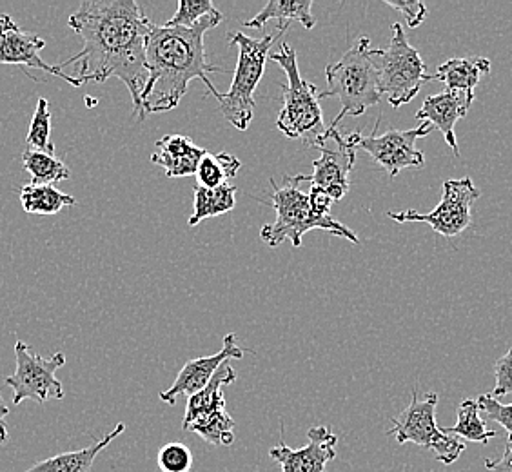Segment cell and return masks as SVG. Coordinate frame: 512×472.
Instances as JSON below:
<instances>
[{"label": "cell", "instance_id": "6da1fadb", "mask_svg": "<svg viewBox=\"0 0 512 472\" xmlns=\"http://www.w3.org/2000/svg\"><path fill=\"white\" fill-rule=\"evenodd\" d=\"M68 26L82 39V50L59 64H77L80 84L106 82L117 77L131 93L135 117L142 115V93L148 84L146 46L153 22L135 0H86L68 19Z\"/></svg>", "mask_w": 512, "mask_h": 472}, {"label": "cell", "instance_id": "7a4b0ae2", "mask_svg": "<svg viewBox=\"0 0 512 472\" xmlns=\"http://www.w3.org/2000/svg\"><path fill=\"white\" fill-rule=\"evenodd\" d=\"M222 20L224 15L217 10L193 28H175L168 24L151 26L146 46L149 79L142 93L144 118L177 108L188 93L191 80H202L207 95H213L220 102L222 93L211 84L209 75L224 73V69L207 62L204 37Z\"/></svg>", "mask_w": 512, "mask_h": 472}, {"label": "cell", "instance_id": "3957f363", "mask_svg": "<svg viewBox=\"0 0 512 472\" xmlns=\"http://www.w3.org/2000/svg\"><path fill=\"white\" fill-rule=\"evenodd\" d=\"M302 182H309V175H284L282 187L276 186L273 178L269 180L273 187L271 206L275 207L276 220L273 224L262 227L260 231L267 246L278 247L289 240L293 247H302V238L313 229H322L329 235L342 236L345 240L358 244L360 240L355 231L331 215V206L335 202L318 187H311L309 193L302 191Z\"/></svg>", "mask_w": 512, "mask_h": 472}, {"label": "cell", "instance_id": "277c9868", "mask_svg": "<svg viewBox=\"0 0 512 472\" xmlns=\"http://www.w3.org/2000/svg\"><path fill=\"white\" fill-rule=\"evenodd\" d=\"M380 50L371 46L367 37L356 40L344 57L325 68L327 89L318 95V99L336 97L340 100V113L331 126L338 128L344 117H360L369 108L384 99L378 71Z\"/></svg>", "mask_w": 512, "mask_h": 472}, {"label": "cell", "instance_id": "5b68a950", "mask_svg": "<svg viewBox=\"0 0 512 472\" xmlns=\"http://www.w3.org/2000/svg\"><path fill=\"white\" fill-rule=\"evenodd\" d=\"M271 60L280 64L287 77L284 104L276 118V128L287 138H302L307 146H311L325 133L324 115L316 86L302 79L296 51L291 44L282 42L280 50L271 53Z\"/></svg>", "mask_w": 512, "mask_h": 472}, {"label": "cell", "instance_id": "8992f818", "mask_svg": "<svg viewBox=\"0 0 512 472\" xmlns=\"http://www.w3.org/2000/svg\"><path fill=\"white\" fill-rule=\"evenodd\" d=\"M284 31L276 30L275 35H266L262 39L247 37L242 31L229 35V46H237L238 62L233 84L227 93H222L220 111L229 124L240 131H246L255 117V89L266 71L269 51Z\"/></svg>", "mask_w": 512, "mask_h": 472}, {"label": "cell", "instance_id": "52a82bcc", "mask_svg": "<svg viewBox=\"0 0 512 472\" xmlns=\"http://www.w3.org/2000/svg\"><path fill=\"white\" fill-rule=\"evenodd\" d=\"M436 405L438 394L427 393L424 398H420L414 389L411 404L391 420L393 423L387 434L394 436L398 443H416L431 451L436 462L451 465L462 456L465 443L458 436L445 434L438 427Z\"/></svg>", "mask_w": 512, "mask_h": 472}, {"label": "cell", "instance_id": "ba28073f", "mask_svg": "<svg viewBox=\"0 0 512 472\" xmlns=\"http://www.w3.org/2000/svg\"><path fill=\"white\" fill-rule=\"evenodd\" d=\"M378 71L382 93L393 108L409 104L424 88L425 82L433 80V75L427 73L422 55L409 44L400 22L393 24V37L387 50H380Z\"/></svg>", "mask_w": 512, "mask_h": 472}, {"label": "cell", "instance_id": "9c48e42d", "mask_svg": "<svg viewBox=\"0 0 512 472\" xmlns=\"http://www.w3.org/2000/svg\"><path fill=\"white\" fill-rule=\"evenodd\" d=\"M15 356L17 371L4 378V384L13 389V405L22 404L24 400H33L42 405L64 398V387L55 373L66 364V354L57 353L51 358H42L39 354L31 353L28 344L19 340L15 344Z\"/></svg>", "mask_w": 512, "mask_h": 472}, {"label": "cell", "instance_id": "30bf717a", "mask_svg": "<svg viewBox=\"0 0 512 472\" xmlns=\"http://www.w3.org/2000/svg\"><path fill=\"white\" fill-rule=\"evenodd\" d=\"M480 189L474 186L469 177L460 180H447L442 189V200L431 213H418L414 209L407 211H389L387 217L394 222H424L433 227L438 235L445 238L462 235L473 222V204L480 198Z\"/></svg>", "mask_w": 512, "mask_h": 472}, {"label": "cell", "instance_id": "8fae6325", "mask_svg": "<svg viewBox=\"0 0 512 472\" xmlns=\"http://www.w3.org/2000/svg\"><path fill=\"white\" fill-rule=\"evenodd\" d=\"M356 137L358 131L342 135L335 126L325 129L324 137L315 140L311 146L320 149V157L313 162V175L309 182L322 189L333 202H338L349 193V175L355 166Z\"/></svg>", "mask_w": 512, "mask_h": 472}, {"label": "cell", "instance_id": "7c38bea8", "mask_svg": "<svg viewBox=\"0 0 512 472\" xmlns=\"http://www.w3.org/2000/svg\"><path fill=\"white\" fill-rule=\"evenodd\" d=\"M431 129L433 126L429 122H422L418 128L409 131L389 129L380 137H364L358 131L356 149H364L380 168L385 169L391 177H398V173L404 169L424 168V153L416 149V140L427 137Z\"/></svg>", "mask_w": 512, "mask_h": 472}, {"label": "cell", "instance_id": "4fadbf2b", "mask_svg": "<svg viewBox=\"0 0 512 472\" xmlns=\"http://www.w3.org/2000/svg\"><path fill=\"white\" fill-rule=\"evenodd\" d=\"M44 48H46V40L35 33L19 28L10 15H0V64L40 69L66 80L73 88H80L82 84L73 75H68L59 66H51L42 60L40 51Z\"/></svg>", "mask_w": 512, "mask_h": 472}, {"label": "cell", "instance_id": "5bb4252c", "mask_svg": "<svg viewBox=\"0 0 512 472\" xmlns=\"http://www.w3.org/2000/svg\"><path fill=\"white\" fill-rule=\"evenodd\" d=\"M307 440L304 447L291 449L280 438L269 456L280 465L282 472H325L327 465L336 458L338 436L329 427L318 425L309 429Z\"/></svg>", "mask_w": 512, "mask_h": 472}, {"label": "cell", "instance_id": "9a60e30c", "mask_svg": "<svg viewBox=\"0 0 512 472\" xmlns=\"http://www.w3.org/2000/svg\"><path fill=\"white\" fill-rule=\"evenodd\" d=\"M244 354L246 351L238 345L237 335L229 333L224 336V345L218 353L202 356L197 360H189L188 364L184 365L182 371L178 373L175 384L160 393V400L166 404L175 405L178 396L197 394L211 382V378L220 369V365L226 364L227 360H242Z\"/></svg>", "mask_w": 512, "mask_h": 472}, {"label": "cell", "instance_id": "2e32d148", "mask_svg": "<svg viewBox=\"0 0 512 472\" xmlns=\"http://www.w3.org/2000/svg\"><path fill=\"white\" fill-rule=\"evenodd\" d=\"M473 102L474 91L445 89L442 93L425 99L422 108L416 113V120L429 122L438 131H442L447 146L453 149L454 157L460 158V148H458L454 128H456V122L469 113Z\"/></svg>", "mask_w": 512, "mask_h": 472}, {"label": "cell", "instance_id": "e0dca14e", "mask_svg": "<svg viewBox=\"0 0 512 472\" xmlns=\"http://www.w3.org/2000/svg\"><path fill=\"white\" fill-rule=\"evenodd\" d=\"M155 146L157 151L151 155V162L164 169L168 178L197 175L198 164L207 153V149L200 148L191 138L178 133L160 138Z\"/></svg>", "mask_w": 512, "mask_h": 472}, {"label": "cell", "instance_id": "ac0fdd59", "mask_svg": "<svg viewBox=\"0 0 512 472\" xmlns=\"http://www.w3.org/2000/svg\"><path fill=\"white\" fill-rule=\"evenodd\" d=\"M313 0H269L260 13H256L251 20H246V28L260 30L269 20H278L276 30H289L291 22H300L306 30H313L316 26L313 15Z\"/></svg>", "mask_w": 512, "mask_h": 472}, {"label": "cell", "instance_id": "d6986e66", "mask_svg": "<svg viewBox=\"0 0 512 472\" xmlns=\"http://www.w3.org/2000/svg\"><path fill=\"white\" fill-rule=\"evenodd\" d=\"M124 431H126V425L119 423L111 433L106 434L102 440L89 445L86 449L51 456L48 460L33 463L30 469L24 472H89L91 465L97 460V456L108 447L109 443L117 440V436Z\"/></svg>", "mask_w": 512, "mask_h": 472}, {"label": "cell", "instance_id": "ffe728a7", "mask_svg": "<svg viewBox=\"0 0 512 472\" xmlns=\"http://www.w3.org/2000/svg\"><path fill=\"white\" fill-rule=\"evenodd\" d=\"M491 73V60L485 57L449 59L436 69L433 80L444 82L451 91H474L482 77Z\"/></svg>", "mask_w": 512, "mask_h": 472}, {"label": "cell", "instance_id": "44dd1931", "mask_svg": "<svg viewBox=\"0 0 512 472\" xmlns=\"http://www.w3.org/2000/svg\"><path fill=\"white\" fill-rule=\"evenodd\" d=\"M235 380H237V371L227 362L220 365V369L211 378V382L202 391L189 396L188 409H186V416H184L182 425L195 420L197 416H202V414L215 413L220 409H226V396L222 393V389L233 384Z\"/></svg>", "mask_w": 512, "mask_h": 472}, {"label": "cell", "instance_id": "7402d4cb", "mask_svg": "<svg viewBox=\"0 0 512 472\" xmlns=\"http://www.w3.org/2000/svg\"><path fill=\"white\" fill-rule=\"evenodd\" d=\"M20 206L30 215L51 217L57 215L62 207L77 206V198L62 193L55 186H37L28 184L20 187Z\"/></svg>", "mask_w": 512, "mask_h": 472}, {"label": "cell", "instance_id": "603a6c76", "mask_svg": "<svg viewBox=\"0 0 512 472\" xmlns=\"http://www.w3.org/2000/svg\"><path fill=\"white\" fill-rule=\"evenodd\" d=\"M237 187L231 184L207 189V187L195 186V211L189 218L188 226H198L206 218L218 217L233 211L237 206Z\"/></svg>", "mask_w": 512, "mask_h": 472}, {"label": "cell", "instance_id": "cb8c5ba5", "mask_svg": "<svg viewBox=\"0 0 512 472\" xmlns=\"http://www.w3.org/2000/svg\"><path fill=\"white\" fill-rule=\"evenodd\" d=\"M182 429L189 433H197L204 442L217 447H229L235 442V420L227 413V409L197 416L195 420L184 423Z\"/></svg>", "mask_w": 512, "mask_h": 472}, {"label": "cell", "instance_id": "d4e9b609", "mask_svg": "<svg viewBox=\"0 0 512 472\" xmlns=\"http://www.w3.org/2000/svg\"><path fill=\"white\" fill-rule=\"evenodd\" d=\"M22 166L30 173L31 184L37 186H53L71 177V171L62 160L37 149L28 148L22 153Z\"/></svg>", "mask_w": 512, "mask_h": 472}, {"label": "cell", "instance_id": "484cf974", "mask_svg": "<svg viewBox=\"0 0 512 472\" xmlns=\"http://www.w3.org/2000/svg\"><path fill=\"white\" fill-rule=\"evenodd\" d=\"M242 169V162L231 153H209L200 160L197 169V186L215 189V187L229 184L231 178L237 177L238 171Z\"/></svg>", "mask_w": 512, "mask_h": 472}, {"label": "cell", "instance_id": "4316f807", "mask_svg": "<svg viewBox=\"0 0 512 472\" xmlns=\"http://www.w3.org/2000/svg\"><path fill=\"white\" fill-rule=\"evenodd\" d=\"M445 434H453L463 440L469 442L485 443L489 442L491 438H496L498 433L487 429V425L480 418V409H478V402L476 400H463L460 407H458V420L453 427H445L442 429Z\"/></svg>", "mask_w": 512, "mask_h": 472}, {"label": "cell", "instance_id": "83f0119b", "mask_svg": "<svg viewBox=\"0 0 512 472\" xmlns=\"http://www.w3.org/2000/svg\"><path fill=\"white\" fill-rule=\"evenodd\" d=\"M51 111L50 102L46 99H39L37 109L31 118L30 131L26 137L28 148L37 149L42 153L55 155V144L51 142Z\"/></svg>", "mask_w": 512, "mask_h": 472}, {"label": "cell", "instance_id": "f1b7e54d", "mask_svg": "<svg viewBox=\"0 0 512 472\" xmlns=\"http://www.w3.org/2000/svg\"><path fill=\"white\" fill-rule=\"evenodd\" d=\"M215 11V4L209 0H180L177 13L166 24L175 28H193L200 20L206 19L207 15Z\"/></svg>", "mask_w": 512, "mask_h": 472}, {"label": "cell", "instance_id": "f546056e", "mask_svg": "<svg viewBox=\"0 0 512 472\" xmlns=\"http://www.w3.org/2000/svg\"><path fill=\"white\" fill-rule=\"evenodd\" d=\"M157 463L162 472H189L193 467V453L184 443H168L158 451Z\"/></svg>", "mask_w": 512, "mask_h": 472}, {"label": "cell", "instance_id": "4dcf8cb0", "mask_svg": "<svg viewBox=\"0 0 512 472\" xmlns=\"http://www.w3.org/2000/svg\"><path fill=\"white\" fill-rule=\"evenodd\" d=\"M476 402H478L480 413L485 414L489 420L502 425L503 429L509 434L507 443H512V404H500L498 398H494L491 393L482 394Z\"/></svg>", "mask_w": 512, "mask_h": 472}, {"label": "cell", "instance_id": "1f68e13d", "mask_svg": "<svg viewBox=\"0 0 512 472\" xmlns=\"http://www.w3.org/2000/svg\"><path fill=\"white\" fill-rule=\"evenodd\" d=\"M494 378H496V385L491 393L494 398L512 393V345L511 349L494 364Z\"/></svg>", "mask_w": 512, "mask_h": 472}, {"label": "cell", "instance_id": "d6a6232c", "mask_svg": "<svg viewBox=\"0 0 512 472\" xmlns=\"http://www.w3.org/2000/svg\"><path fill=\"white\" fill-rule=\"evenodd\" d=\"M387 6H391L393 10L400 11L405 17V22L411 30H416L425 17H427V8L418 0H402V2H394V0H385Z\"/></svg>", "mask_w": 512, "mask_h": 472}, {"label": "cell", "instance_id": "836d02e7", "mask_svg": "<svg viewBox=\"0 0 512 472\" xmlns=\"http://www.w3.org/2000/svg\"><path fill=\"white\" fill-rule=\"evenodd\" d=\"M485 469L489 472H512V443H507L502 458L485 460Z\"/></svg>", "mask_w": 512, "mask_h": 472}, {"label": "cell", "instance_id": "e575fe53", "mask_svg": "<svg viewBox=\"0 0 512 472\" xmlns=\"http://www.w3.org/2000/svg\"><path fill=\"white\" fill-rule=\"evenodd\" d=\"M10 414V407L4 402L2 394H0V445L8 443L10 433H8V425H6V416Z\"/></svg>", "mask_w": 512, "mask_h": 472}]
</instances>
